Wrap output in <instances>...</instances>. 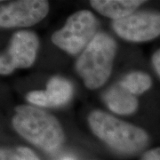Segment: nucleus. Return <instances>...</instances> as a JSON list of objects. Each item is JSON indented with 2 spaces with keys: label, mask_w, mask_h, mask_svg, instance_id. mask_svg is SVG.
Listing matches in <instances>:
<instances>
[{
  "label": "nucleus",
  "mask_w": 160,
  "mask_h": 160,
  "mask_svg": "<svg viewBox=\"0 0 160 160\" xmlns=\"http://www.w3.org/2000/svg\"><path fill=\"white\" fill-rule=\"evenodd\" d=\"M141 160H160V147L146 151Z\"/></svg>",
  "instance_id": "nucleus-13"
},
{
  "label": "nucleus",
  "mask_w": 160,
  "mask_h": 160,
  "mask_svg": "<svg viewBox=\"0 0 160 160\" xmlns=\"http://www.w3.org/2000/svg\"><path fill=\"white\" fill-rule=\"evenodd\" d=\"M103 102L109 110L118 115H131L137 110L139 102L135 95L132 94L119 82L109 87L103 93Z\"/></svg>",
  "instance_id": "nucleus-9"
},
{
  "label": "nucleus",
  "mask_w": 160,
  "mask_h": 160,
  "mask_svg": "<svg viewBox=\"0 0 160 160\" xmlns=\"http://www.w3.org/2000/svg\"><path fill=\"white\" fill-rule=\"evenodd\" d=\"M97 20L88 10L71 14L62 28L52 35L53 45L71 55L83 52L97 35Z\"/></svg>",
  "instance_id": "nucleus-4"
},
{
  "label": "nucleus",
  "mask_w": 160,
  "mask_h": 160,
  "mask_svg": "<svg viewBox=\"0 0 160 160\" xmlns=\"http://www.w3.org/2000/svg\"><path fill=\"white\" fill-rule=\"evenodd\" d=\"M66 160H69V159H66Z\"/></svg>",
  "instance_id": "nucleus-15"
},
{
  "label": "nucleus",
  "mask_w": 160,
  "mask_h": 160,
  "mask_svg": "<svg viewBox=\"0 0 160 160\" xmlns=\"http://www.w3.org/2000/svg\"><path fill=\"white\" fill-rule=\"evenodd\" d=\"M39 48L38 37L33 31L20 30L12 36L9 45L0 56V73L9 75L17 69L33 65Z\"/></svg>",
  "instance_id": "nucleus-5"
},
{
  "label": "nucleus",
  "mask_w": 160,
  "mask_h": 160,
  "mask_svg": "<svg viewBox=\"0 0 160 160\" xmlns=\"http://www.w3.org/2000/svg\"><path fill=\"white\" fill-rule=\"evenodd\" d=\"M112 29L122 39L142 43L160 36V12L142 10L126 18L113 21Z\"/></svg>",
  "instance_id": "nucleus-6"
},
{
  "label": "nucleus",
  "mask_w": 160,
  "mask_h": 160,
  "mask_svg": "<svg viewBox=\"0 0 160 160\" xmlns=\"http://www.w3.org/2000/svg\"><path fill=\"white\" fill-rule=\"evenodd\" d=\"M12 125L18 134L44 151H55L65 141L64 132L57 118L37 106L16 107Z\"/></svg>",
  "instance_id": "nucleus-1"
},
{
  "label": "nucleus",
  "mask_w": 160,
  "mask_h": 160,
  "mask_svg": "<svg viewBox=\"0 0 160 160\" xmlns=\"http://www.w3.org/2000/svg\"><path fill=\"white\" fill-rule=\"evenodd\" d=\"M152 65L157 74L160 77V48L155 52L151 58Z\"/></svg>",
  "instance_id": "nucleus-14"
},
{
  "label": "nucleus",
  "mask_w": 160,
  "mask_h": 160,
  "mask_svg": "<svg viewBox=\"0 0 160 160\" xmlns=\"http://www.w3.org/2000/svg\"><path fill=\"white\" fill-rule=\"evenodd\" d=\"M0 160H39L38 157L27 147L2 149Z\"/></svg>",
  "instance_id": "nucleus-12"
},
{
  "label": "nucleus",
  "mask_w": 160,
  "mask_h": 160,
  "mask_svg": "<svg viewBox=\"0 0 160 160\" xmlns=\"http://www.w3.org/2000/svg\"><path fill=\"white\" fill-rule=\"evenodd\" d=\"M145 3L141 0H92L91 6L100 14L113 21L132 14L139 6Z\"/></svg>",
  "instance_id": "nucleus-10"
},
{
  "label": "nucleus",
  "mask_w": 160,
  "mask_h": 160,
  "mask_svg": "<svg viewBox=\"0 0 160 160\" xmlns=\"http://www.w3.org/2000/svg\"><path fill=\"white\" fill-rule=\"evenodd\" d=\"M118 46L113 38L98 33L82 52L75 64L77 73L88 89H97L109 78Z\"/></svg>",
  "instance_id": "nucleus-3"
},
{
  "label": "nucleus",
  "mask_w": 160,
  "mask_h": 160,
  "mask_svg": "<svg viewBox=\"0 0 160 160\" xmlns=\"http://www.w3.org/2000/svg\"><path fill=\"white\" fill-rule=\"evenodd\" d=\"M73 95V86L69 80L53 77L48 81L46 90L31 91L26 94V100L33 106L60 107L69 102Z\"/></svg>",
  "instance_id": "nucleus-8"
},
{
  "label": "nucleus",
  "mask_w": 160,
  "mask_h": 160,
  "mask_svg": "<svg viewBox=\"0 0 160 160\" xmlns=\"http://www.w3.org/2000/svg\"><path fill=\"white\" fill-rule=\"evenodd\" d=\"M49 12L45 0H22L1 5L0 26L4 29L30 27L41 22Z\"/></svg>",
  "instance_id": "nucleus-7"
},
{
  "label": "nucleus",
  "mask_w": 160,
  "mask_h": 160,
  "mask_svg": "<svg viewBox=\"0 0 160 160\" xmlns=\"http://www.w3.org/2000/svg\"><path fill=\"white\" fill-rule=\"evenodd\" d=\"M88 123L94 135L118 154H137L149 142L145 130L100 109L92 111Z\"/></svg>",
  "instance_id": "nucleus-2"
},
{
  "label": "nucleus",
  "mask_w": 160,
  "mask_h": 160,
  "mask_svg": "<svg viewBox=\"0 0 160 160\" xmlns=\"http://www.w3.org/2000/svg\"><path fill=\"white\" fill-rule=\"evenodd\" d=\"M119 84L133 95H140L147 92L152 86V80L149 75L142 71H132L118 81Z\"/></svg>",
  "instance_id": "nucleus-11"
}]
</instances>
